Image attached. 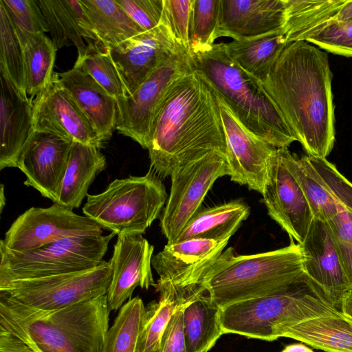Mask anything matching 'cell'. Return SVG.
I'll list each match as a JSON object with an SVG mask.
<instances>
[{
    "mask_svg": "<svg viewBox=\"0 0 352 352\" xmlns=\"http://www.w3.org/2000/svg\"><path fill=\"white\" fill-rule=\"evenodd\" d=\"M6 205V197L4 194V185L2 184L1 185L0 190V211L2 212L3 208Z\"/></svg>",
    "mask_w": 352,
    "mask_h": 352,
    "instance_id": "50",
    "label": "cell"
},
{
    "mask_svg": "<svg viewBox=\"0 0 352 352\" xmlns=\"http://www.w3.org/2000/svg\"><path fill=\"white\" fill-rule=\"evenodd\" d=\"M300 245L305 273L318 288L324 299L341 311L344 299L352 291V285L328 224L314 219Z\"/></svg>",
    "mask_w": 352,
    "mask_h": 352,
    "instance_id": "18",
    "label": "cell"
},
{
    "mask_svg": "<svg viewBox=\"0 0 352 352\" xmlns=\"http://www.w3.org/2000/svg\"><path fill=\"white\" fill-rule=\"evenodd\" d=\"M212 90L219 104L227 144L226 160L230 179L261 193L269 161L276 148L247 129L223 98Z\"/></svg>",
    "mask_w": 352,
    "mask_h": 352,
    "instance_id": "15",
    "label": "cell"
},
{
    "mask_svg": "<svg viewBox=\"0 0 352 352\" xmlns=\"http://www.w3.org/2000/svg\"><path fill=\"white\" fill-rule=\"evenodd\" d=\"M230 173L226 157L217 152L206 153L173 170L170 194L160 215V228L167 243L176 242L186 225L201 209L215 181Z\"/></svg>",
    "mask_w": 352,
    "mask_h": 352,
    "instance_id": "11",
    "label": "cell"
},
{
    "mask_svg": "<svg viewBox=\"0 0 352 352\" xmlns=\"http://www.w3.org/2000/svg\"><path fill=\"white\" fill-rule=\"evenodd\" d=\"M283 337L324 352H352V316L340 311L307 319L287 328Z\"/></svg>",
    "mask_w": 352,
    "mask_h": 352,
    "instance_id": "26",
    "label": "cell"
},
{
    "mask_svg": "<svg viewBox=\"0 0 352 352\" xmlns=\"http://www.w3.org/2000/svg\"><path fill=\"white\" fill-rule=\"evenodd\" d=\"M56 50L72 41L78 54L85 51L84 39L98 41L80 0H37Z\"/></svg>",
    "mask_w": 352,
    "mask_h": 352,
    "instance_id": "24",
    "label": "cell"
},
{
    "mask_svg": "<svg viewBox=\"0 0 352 352\" xmlns=\"http://www.w3.org/2000/svg\"><path fill=\"white\" fill-rule=\"evenodd\" d=\"M327 52L352 57V21H331L318 28L305 39Z\"/></svg>",
    "mask_w": 352,
    "mask_h": 352,
    "instance_id": "41",
    "label": "cell"
},
{
    "mask_svg": "<svg viewBox=\"0 0 352 352\" xmlns=\"http://www.w3.org/2000/svg\"><path fill=\"white\" fill-rule=\"evenodd\" d=\"M327 223L352 285V219L340 206L338 213Z\"/></svg>",
    "mask_w": 352,
    "mask_h": 352,
    "instance_id": "43",
    "label": "cell"
},
{
    "mask_svg": "<svg viewBox=\"0 0 352 352\" xmlns=\"http://www.w3.org/2000/svg\"><path fill=\"white\" fill-rule=\"evenodd\" d=\"M334 21L338 22L352 21V0L346 1Z\"/></svg>",
    "mask_w": 352,
    "mask_h": 352,
    "instance_id": "47",
    "label": "cell"
},
{
    "mask_svg": "<svg viewBox=\"0 0 352 352\" xmlns=\"http://www.w3.org/2000/svg\"><path fill=\"white\" fill-rule=\"evenodd\" d=\"M148 151L151 168L161 179L206 153L217 152L226 157L219 104L198 70L192 68L166 94L157 111Z\"/></svg>",
    "mask_w": 352,
    "mask_h": 352,
    "instance_id": "2",
    "label": "cell"
},
{
    "mask_svg": "<svg viewBox=\"0 0 352 352\" xmlns=\"http://www.w3.org/2000/svg\"><path fill=\"white\" fill-rule=\"evenodd\" d=\"M0 69L26 93L23 49L8 11L0 0Z\"/></svg>",
    "mask_w": 352,
    "mask_h": 352,
    "instance_id": "36",
    "label": "cell"
},
{
    "mask_svg": "<svg viewBox=\"0 0 352 352\" xmlns=\"http://www.w3.org/2000/svg\"><path fill=\"white\" fill-rule=\"evenodd\" d=\"M300 244L263 253L236 255L232 247L223 252L204 282L209 298L220 308L280 290L304 274Z\"/></svg>",
    "mask_w": 352,
    "mask_h": 352,
    "instance_id": "5",
    "label": "cell"
},
{
    "mask_svg": "<svg viewBox=\"0 0 352 352\" xmlns=\"http://www.w3.org/2000/svg\"><path fill=\"white\" fill-rule=\"evenodd\" d=\"M191 69L190 55L181 47L166 58L133 94L116 99L118 133L148 150L157 111L166 94L175 82Z\"/></svg>",
    "mask_w": 352,
    "mask_h": 352,
    "instance_id": "12",
    "label": "cell"
},
{
    "mask_svg": "<svg viewBox=\"0 0 352 352\" xmlns=\"http://www.w3.org/2000/svg\"><path fill=\"white\" fill-rule=\"evenodd\" d=\"M250 214V206L239 199L201 208L186 225L176 242L190 239L229 240Z\"/></svg>",
    "mask_w": 352,
    "mask_h": 352,
    "instance_id": "27",
    "label": "cell"
},
{
    "mask_svg": "<svg viewBox=\"0 0 352 352\" xmlns=\"http://www.w3.org/2000/svg\"><path fill=\"white\" fill-rule=\"evenodd\" d=\"M332 73L325 51L289 43L259 82L309 156L326 158L335 142Z\"/></svg>",
    "mask_w": 352,
    "mask_h": 352,
    "instance_id": "1",
    "label": "cell"
},
{
    "mask_svg": "<svg viewBox=\"0 0 352 352\" xmlns=\"http://www.w3.org/2000/svg\"><path fill=\"white\" fill-rule=\"evenodd\" d=\"M305 157L317 179L334 199L352 215V183L326 158Z\"/></svg>",
    "mask_w": 352,
    "mask_h": 352,
    "instance_id": "40",
    "label": "cell"
},
{
    "mask_svg": "<svg viewBox=\"0 0 352 352\" xmlns=\"http://www.w3.org/2000/svg\"><path fill=\"white\" fill-rule=\"evenodd\" d=\"M22 43L31 36L49 32L48 25L34 0H1Z\"/></svg>",
    "mask_w": 352,
    "mask_h": 352,
    "instance_id": "39",
    "label": "cell"
},
{
    "mask_svg": "<svg viewBox=\"0 0 352 352\" xmlns=\"http://www.w3.org/2000/svg\"><path fill=\"white\" fill-rule=\"evenodd\" d=\"M287 42L305 41L318 28L334 21L347 0H283Z\"/></svg>",
    "mask_w": 352,
    "mask_h": 352,
    "instance_id": "30",
    "label": "cell"
},
{
    "mask_svg": "<svg viewBox=\"0 0 352 352\" xmlns=\"http://www.w3.org/2000/svg\"><path fill=\"white\" fill-rule=\"evenodd\" d=\"M219 14V0H194L189 54L204 51L214 44Z\"/></svg>",
    "mask_w": 352,
    "mask_h": 352,
    "instance_id": "38",
    "label": "cell"
},
{
    "mask_svg": "<svg viewBox=\"0 0 352 352\" xmlns=\"http://www.w3.org/2000/svg\"><path fill=\"white\" fill-rule=\"evenodd\" d=\"M102 234L101 226L90 218L54 203L48 208L32 207L25 210L12 223L0 243L21 252L68 237Z\"/></svg>",
    "mask_w": 352,
    "mask_h": 352,
    "instance_id": "13",
    "label": "cell"
},
{
    "mask_svg": "<svg viewBox=\"0 0 352 352\" xmlns=\"http://www.w3.org/2000/svg\"><path fill=\"white\" fill-rule=\"evenodd\" d=\"M68 237L41 248L17 252L0 243V286L19 280L84 271L102 261L116 235Z\"/></svg>",
    "mask_w": 352,
    "mask_h": 352,
    "instance_id": "8",
    "label": "cell"
},
{
    "mask_svg": "<svg viewBox=\"0 0 352 352\" xmlns=\"http://www.w3.org/2000/svg\"><path fill=\"white\" fill-rule=\"evenodd\" d=\"M167 199L161 178L150 168L144 176L116 179L102 192L88 194L82 210L118 235L142 234L159 217Z\"/></svg>",
    "mask_w": 352,
    "mask_h": 352,
    "instance_id": "7",
    "label": "cell"
},
{
    "mask_svg": "<svg viewBox=\"0 0 352 352\" xmlns=\"http://www.w3.org/2000/svg\"><path fill=\"white\" fill-rule=\"evenodd\" d=\"M0 170L17 168L24 144L33 130L32 98L0 69Z\"/></svg>",
    "mask_w": 352,
    "mask_h": 352,
    "instance_id": "21",
    "label": "cell"
},
{
    "mask_svg": "<svg viewBox=\"0 0 352 352\" xmlns=\"http://www.w3.org/2000/svg\"><path fill=\"white\" fill-rule=\"evenodd\" d=\"M153 245L142 234L121 233L118 235L109 262L111 282L107 294L110 311H117L131 299L137 287L148 289L155 285L151 261Z\"/></svg>",
    "mask_w": 352,
    "mask_h": 352,
    "instance_id": "20",
    "label": "cell"
},
{
    "mask_svg": "<svg viewBox=\"0 0 352 352\" xmlns=\"http://www.w3.org/2000/svg\"><path fill=\"white\" fill-rule=\"evenodd\" d=\"M181 47L163 19L156 28L108 47L129 96Z\"/></svg>",
    "mask_w": 352,
    "mask_h": 352,
    "instance_id": "17",
    "label": "cell"
},
{
    "mask_svg": "<svg viewBox=\"0 0 352 352\" xmlns=\"http://www.w3.org/2000/svg\"><path fill=\"white\" fill-rule=\"evenodd\" d=\"M288 44L283 30L223 43L228 57L256 81H263Z\"/></svg>",
    "mask_w": 352,
    "mask_h": 352,
    "instance_id": "28",
    "label": "cell"
},
{
    "mask_svg": "<svg viewBox=\"0 0 352 352\" xmlns=\"http://www.w3.org/2000/svg\"><path fill=\"white\" fill-rule=\"evenodd\" d=\"M322 297L304 273L291 285L275 292L221 307L224 334L274 341L286 329L303 320L339 313Z\"/></svg>",
    "mask_w": 352,
    "mask_h": 352,
    "instance_id": "6",
    "label": "cell"
},
{
    "mask_svg": "<svg viewBox=\"0 0 352 352\" xmlns=\"http://www.w3.org/2000/svg\"><path fill=\"white\" fill-rule=\"evenodd\" d=\"M194 0H164L162 19L177 43L188 53Z\"/></svg>",
    "mask_w": 352,
    "mask_h": 352,
    "instance_id": "42",
    "label": "cell"
},
{
    "mask_svg": "<svg viewBox=\"0 0 352 352\" xmlns=\"http://www.w3.org/2000/svg\"><path fill=\"white\" fill-rule=\"evenodd\" d=\"M87 43L85 51L78 54L74 68L90 75L114 98L129 96L108 47L98 41L89 40Z\"/></svg>",
    "mask_w": 352,
    "mask_h": 352,
    "instance_id": "35",
    "label": "cell"
},
{
    "mask_svg": "<svg viewBox=\"0 0 352 352\" xmlns=\"http://www.w3.org/2000/svg\"><path fill=\"white\" fill-rule=\"evenodd\" d=\"M349 215H350V214H349ZM350 217H351V219H352V215H350Z\"/></svg>",
    "mask_w": 352,
    "mask_h": 352,
    "instance_id": "51",
    "label": "cell"
},
{
    "mask_svg": "<svg viewBox=\"0 0 352 352\" xmlns=\"http://www.w3.org/2000/svg\"><path fill=\"white\" fill-rule=\"evenodd\" d=\"M190 55L192 68L201 73L252 133L276 148H288L297 141L259 82L228 57L223 43Z\"/></svg>",
    "mask_w": 352,
    "mask_h": 352,
    "instance_id": "4",
    "label": "cell"
},
{
    "mask_svg": "<svg viewBox=\"0 0 352 352\" xmlns=\"http://www.w3.org/2000/svg\"><path fill=\"white\" fill-rule=\"evenodd\" d=\"M107 294L56 310L25 305L0 290V329L36 352H102L109 329Z\"/></svg>",
    "mask_w": 352,
    "mask_h": 352,
    "instance_id": "3",
    "label": "cell"
},
{
    "mask_svg": "<svg viewBox=\"0 0 352 352\" xmlns=\"http://www.w3.org/2000/svg\"><path fill=\"white\" fill-rule=\"evenodd\" d=\"M181 302L169 296H160L157 302H153L146 307V319L139 337L136 352H160L166 328L177 305Z\"/></svg>",
    "mask_w": 352,
    "mask_h": 352,
    "instance_id": "37",
    "label": "cell"
},
{
    "mask_svg": "<svg viewBox=\"0 0 352 352\" xmlns=\"http://www.w3.org/2000/svg\"><path fill=\"white\" fill-rule=\"evenodd\" d=\"M280 352H314L304 343H294L287 345Z\"/></svg>",
    "mask_w": 352,
    "mask_h": 352,
    "instance_id": "48",
    "label": "cell"
},
{
    "mask_svg": "<svg viewBox=\"0 0 352 352\" xmlns=\"http://www.w3.org/2000/svg\"><path fill=\"white\" fill-rule=\"evenodd\" d=\"M284 148H276L261 192L269 216L300 244L314 218L309 203L285 162Z\"/></svg>",
    "mask_w": 352,
    "mask_h": 352,
    "instance_id": "14",
    "label": "cell"
},
{
    "mask_svg": "<svg viewBox=\"0 0 352 352\" xmlns=\"http://www.w3.org/2000/svg\"><path fill=\"white\" fill-rule=\"evenodd\" d=\"M99 41L107 47L145 32L116 0H80Z\"/></svg>",
    "mask_w": 352,
    "mask_h": 352,
    "instance_id": "31",
    "label": "cell"
},
{
    "mask_svg": "<svg viewBox=\"0 0 352 352\" xmlns=\"http://www.w3.org/2000/svg\"><path fill=\"white\" fill-rule=\"evenodd\" d=\"M283 0H219L216 38L238 40L283 30Z\"/></svg>",
    "mask_w": 352,
    "mask_h": 352,
    "instance_id": "22",
    "label": "cell"
},
{
    "mask_svg": "<svg viewBox=\"0 0 352 352\" xmlns=\"http://www.w3.org/2000/svg\"><path fill=\"white\" fill-rule=\"evenodd\" d=\"M61 86L94 126L102 141L116 129L117 100L90 75L75 68L57 73Z\"/></svg>",
    "mask_w": 352,
    "mask_h": 352,
    "instance_id": "23",
    "label": "cell"
},
{
    "mask_svg": "<svg viewBox=\"0 0 352 352\" xmlns=\"http://www.w3.org/2000/svg\"><path fill=\"white\" fill-rule=\"evenodd\" d=\"M188 301L177 305L164 331L160 352H188L184 327V311Z\"/></svg>",
    "mask_w": 352,
    "mask_h": 352,
    "instance_id": "45",
    "label": "cell"
},
{
    "mask_svg": "<svg viewBox=\"0 0 352 352\" xmlns=\"http://www.w3.org/2000/svg\"><path fill=\"white\" fill-rule=\"evenodd\" d=\"M22 45L25 90L28 96L33 99L52 78L57 50L45 34L30 36Z\"/></svg>",
    "mask_w": 352,
    "mask_h": 352,
    "instance_id": "33",
    "label": "cell"
},
{
    "mask_svg": "<svg viewBox=\"0 0 352 352\" xmlns=\"http://www.w3.org/2000/svg\"><path fill=\"white\" fill-rule=\"evenodd\" d=\"M0 352H36L21 338L0 329Z\"/></svg>",
    "mask_w": 352,
    "mask_h": 352,
    "instance_id": "46",
    "label": "cell"
},
{
    "mask_svg": "<svg viewBox=\"0 0 352 352\" xmlns=\"http://www.w3.org/2000/svg\"><path fill=\"white\" fill-rule=\"evenodd\" d=\"M125 12L145 32L162 20L164 0H116Z\"/></svg>",
    "mask_w": 352,
    "mask_h": 352,
    "instance_id": "44",
    "label": "cell"
},
{
    "mask_svg": "<svg viewBox=\"0 0 352 352\" xmlns=\"http://www.w3.org/2000/svg\"><path fill=\"white\" fill-rule=\"evenodd\" d=\"M287 165L299 184L315 219L327 223L339 211L340 204L314 174L305 155L298 157L284 148Z\"/></svg>",
    "mask_w": 352,
    "mask_h": 352,
    "instance_id": "32",
    "label": "cell"
},
{
    "mask_svg": "<svg viewBox=\"0 0 352 352\" xmlns=\"http://www.w3.org/2000/svg\"><path fill=\"white\" fill-rule=\"evenodd\" d=\"M33 130L56 134L72 142L91 145L98 148L104 142L61 86L57 73L49 84L32 100Z\"/></svg>",
    "mask_w": 352,
    "mask_h": 352,
    "instance_id": "16",
    "label": "cell"
},
{
    "mask_svg": "<svg viewBox=\"0 0 352 352\" xmlns=\"http://www.w3.org/2000/svg\"><path fill=\"white\" fill-rule=\"evenodd\" d=\"M341 311L352 316V291L344 299L341 307Z\"/></svg>",
    "mask_w": 352,
    "mask_h": 352,
    "instance_id": "49",
    "label": "cell"
},
{
    "mask_svg": "<svg viewBox=\"0 0 352 352\" xmlns=\"http://www.w3.org/2000/svg\"><path fill=\"white\" fill-rule=\"evenodd\" d=\"M106 167V157L99 148L73 142L57 204L78 208L90 185Z\"/></svg>",
    "mask_w": 352,
    "mask_h": 352,
    "instance_id": "25",
    "label": "cell"
},
{
    "mask_svg": "<svg viewBox=\"0 0 352 352\" xmlns=\"http://www.w3.org/2000/svg\"><path fill=\"white\" fill-rule=\"evenodd\" d=\"M228 241L190 239L167 243L151 261L159 276L156 291L178 301L206 292L204 279Z\"/></svg>",
    "mask_w": 352,
    "mask_h": 352,
    "instance_id": "9",
    "label": "cell"
},
{
    "mask_svg": "<svg viewBox=\"0 0 352 352\" xmlns=\"http://www.w3.org/2000/svg\"><path fill=\"white\" fill-rule=\"evenodd\" d=\"M206 292L188 300L184 311V327L188 352H208L224 334L221 308Z\"/></svg>",
    "mask_w": 352,
    "mask_h": 352,
    "instance_id": "29",
    "label": "cell"
},
{
    "mask_svg": "<svg viewBox=\"0 0 352 352\" xmlns=\"http://www.w3.org/2000/svg\"><path fill=\"white\" fill-rule=\"evenodd\" d=\"M72 142L52 133L32 130L17 163L25 176L24 184L57 203Z\"/></svg>",
    "mask_w": 352,
    "mask_h": 352,
    "instance_id": "19",
    "label": "cell"
},
{
    "mask_svg": "<svg viewBox=\"0 0 352 352\" xmlns=\"http://www.w3.org/2000/svg\"><path fill=\"white\" fill-rule=\"evenodd\" d=\"M112 275L110 262L103 261L84 271L11 281L0 290L30 307L56 310L106 295Z\"/></svg>",
    "mask_w": 352,
    "mask_h": 352,
    "instance_id": "10",
    "label": "cell"
},
{
    "mask_svg": "<svg viewBox=\"0 0 352 352\" xmlns=\"http://www.w3.org/2000/svg\"><path fill=\"white\" fill-rule=\"evenodd\" d=\"M146 314V308L140 297L125 302L106 333L102 352H136Z\"/></svg>",
    "mask_w": 352,
    "mask_h": 352,
    "instance_id": "34",
    "label": "cell"
}]
</instances>
